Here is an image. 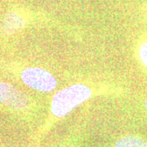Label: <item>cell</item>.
Instances as JSON below:
<instances>
[{
    "label": "cell",
    "mask_w": 147,
    "mask_h": 147,
    "mask_svg": "<svg viewBox=\"0 0 147 147\" xmlns=\"http://www.w3.org/2000/svg\"><path fill=\"white\" fill-rule=\"evenodd\" d=\"M92 95V90L84 84H74L61 90L54 95L52 103V114L57 118L64 117L84 103Z\"/></svg>",
    "instance_id": "1"
},
{
    "label": "cell",
    "mask_w": 147,
    "mask_h": 147,
    "mask_svg": "<svg viewBox=\"0 0 147 147\" xmlns=\"http://www.w3.org/2000/svg\"><path fill=\"white\" fill-rule=\"evenodd\" d=\"M21 79L24 84L32 89L49 92L57 87V80L46 69L38 67H29L21 74Z\"/></svg>",
    "instance_id": "2"
},
{
    "label": "cell",
    "mask_w": 147,
    "mask_h": 147,
    "mask_svg": "<svg viewBox=\"0 0 147 147\" xmlns=\"http://www.w3.org/2000/svg\"><path fill=\"white\" fill-rule=\"evenodd\" d=\"M0 104L11 110L19 111L29 107L30 100L26 95L14 86L0 82Z\"/></svg>",
    "instance_id": "3"
},
{
    "label": "cell",
    "mask_w": 147,
    "mask_h": 147,
    "mask_svg": "<svg viewBox=\"0 0 147 147\" xmlns=\"http://www.w3.org/2000/svg\"><path fill=\"white\" fill-rule=\"evenodd\" d=\"M26 21L16 11H10L6 15L2 24V31L5 34H10L21 29L25 26Z\"/></svg>",
    "instance_id": "4"
},
{
    "label": "cell",
    "mask_w": 147,
    "mask_h": 147,
    "mask_svg": "<svg viewBox=\"0 0 147 147\" xmlns=\"http://www.w3.org/2000/svg\"><path fill=\"white\" fill-rule=\"evenodd\" d=\"M115 147H147V142L136 135H127L115 142Z\"/></svg>",
    "instance_id": "5"
},
{
    "label": "cell",
    "mask_w": 147,
    "mask_h": 147,
    "mask_svg": "<svg viewBox=\"0 0 147 147\" xmlns=\"http://www.w3.org/2000/svg\"><path fill=\"white\" fill-rule=\"evenodd\" d=\"M137 56L143 67L147 69V39H143L137 47Z\"/></svg>",
    "instance_id": "6"
},
{
    "label": "cell",
    "mask_w": 147,
    "mask_h": 147,
    "mask_svg": "<svg viewBox=\"0 0 147 147\" xmlns=\"http://www.w3.org/2000/svg\"><path fill=\"white\" fill-rule=\"evenodd\" d=\"M144 107H145V109L147 111V98L144 100Z\"/></svg>",
    "instance_id": "7"
}]
</instances>
